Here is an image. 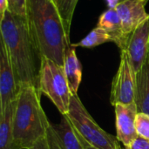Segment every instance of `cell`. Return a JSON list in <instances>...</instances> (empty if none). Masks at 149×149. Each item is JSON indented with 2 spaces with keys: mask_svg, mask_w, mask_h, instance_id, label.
Wrapping results in <instances>:
<instances>
[{
  "mask_svg": "<svg viewBox=\"0 0 149 149\" xmlns=\"http://www.w3.org/2000/svg\"><path fill=\"white\" fill-rule=\"evenodd\" d=\"M128 149H149V141L139 136Z\"/></svg>",
  "mask_w": 149,
  "mask_h": 149,
  "instance_id": "cell-20",
  "label": "cell"
},
{
  "mask_svg": "<svg viewBox=\"0 0 149 149\" xmlns=\"http://www.w3.org/2000/svg\"><path fill=\"white\" fill-rule=\"evenodd\" d=\"M148 0H122L115 9L122 22L124 34L127 38L132 32L149 18L145 6Z\"/></svg>",
  "mask_w": 149,
  "mask_h": 149,
  "instance_id": "cell-11",
  "label": "cell"
},
{
  "mask_svg": "<svg viewBox=\"0 0 149 149\" xmlns=\"http://www.w3.org/2000/svg\"><path fill=\"white\" fill-rule=\"evenodd\" d=\"M75 130H76V129H75ZM76 132H77V130H76ZM77 134H78V136H79V140H80V141H81V143H82L83 148L84 149H99V148H95V147H93V146H92L91 144H89L86 141H85L78 132H77Z\"/></svg>",
  "mask_w": 149,
  "mask_h": 149,
  "instance_id": "cell-23",
  "label": "cell"
},
{
  "mask_svg": "<svg viewBox=\"0 0 149 149\" xmlns=\"http://www.w3.org/2000/svg\"><path fill=\"white\" fill-rule=\"evenodd\" d=\"M29 149H51L48 139H47V135L42 139H40L38 141H37L31 148Z\"/></svg>",
  "mask_w": 149,
  "mask_h": 149,
  "instance_id": "cell-21",
  "label": "cell"
},
{
  "mask_svg": "<svg viewBox=\"0 0 149 149\" xmlns=\"http://www.w3.org/2000/svg\"><path fill=\"white\" fill-rule=\"evenodd\" d=\"M20 86L17 83L4 44L0 42V113L17 99Z\"/></svg>",
  "mask_w": 149,
  "mask_h": 149,
  "instance_id": "cell-8",
  "label": "cell"
},
{
  "mask_svg": "<svg viewBox=\"0 0 149 149\" xmlns=\"http://www.w3.org/2000/svg\"><path fill=\"white\" fill-rule=\"evenodd\" d=\"M66 116L81 137L92 146L99 149H121L119 141L96 123L78 95H72Z\"/></svg>",
  "mask_w": 149,
  "mask_h": 149,
  "instance_id": "cell-5",
  "label": "cell"
},
{
  "mask_svg": "<svg viewBox=\"0 0 149 149\" xmlns=\"http://www.w3.org/2000/svg\"><path fill=\"white\" fill-rule=\"evenodd\" d=\"M107 42H113L112 37L107 31L97 26L93 30H92L79 42L71 44V46L73 48H94Z\"/></svg>",
  "mask_w": 149,
  "mask_h": 149,
  "instance_id": "cell-16",
  "label": "cell"
},
{
  "mask_svg": "<svg viewBox=\"0 0 149 149\" xmlns=\"http://www.w3.org/2000/svg\"><path fill=\"white\" fill-rule=\"evenodd\" d=\"M40 95L34 86H20L13 119L14 141L18 149L31 148L47 135L50 121L42 107Z\"/></svg>",
  "mask_w": 149,
  "mask_h": 149,
  "instance_id": "cell-3",
  "label": "cell"
},
{
  "mask_svg": "<svg viewBox=\"0 0 149 149\" xmlns=\"http://www.w3.org/2000/svg\"><path fill=\"white\" fill-rule=\"evenodd\" d=\"M53 1H54V2H55V3H56V0H53Z\"/></svg>",
  "mask_w": 149,
  "mask_h": 149,
  "instance_id": "cell-25",
  "label": "cell"
},
{
  "mask_svg": "<svg viewBox=\"0 0 149 149\" xmlns=\"http://www.w3.org/2000/svg\"><path fill=\"white\" fill-rule=\"evenodd\" d=\"M16 100L0 113V149H18L14 141L13 119Z\"/></svg>",
  "mask_w": 149,
  "mask_h": 149,
  "instance_id": "cell-14",
  "label": "cell"
},
{
  "mask_svg": "<svg viewBox=\"0 0 149 149\" xmlns=\"http://www.w3.org/2000/svg\"><path fill=\"white\" fill-rule=\"evenodd\" d=\"M38 89L50 99L61 115H67L72 93L63 66L43 57Z\"/></svg>",
  "mask_w": 149,
  "mask_h": 149,
  "instance_id": "cell-4",
  "label": "cell"
},
{
  "mask_svg": "<svg viewBox=\"0 0 149 149\" xmlns=\"http://www.w3.org/2000/svg\"><path fill=\"white\" fill-rule=\"evenodd\" d=\"M9 10V1L0 0V16L2 17Z\"/></svg>",
  "mask_w": 149,
  "mask_h": 149,
  "instance_id": "cell-22",
  "label": "cell"
},
{
  "mask_svg": "<svg viewBox=\"0 0 149 149\" xmlns=\"http://www.w3.org/2000/svg\"><path fill=\"white\" fill-rule=\"evenodd\" d=\"M123 51L138 73L149 57V18L132 32Z\"/></svg>",
  "mask_w": 149,
  "mask_h": 149,
  "instance_id": "cell-9",
  "label": "cell"
},
{
  "mask_svg": "<svg viewBox=\"0 0 149 149\" xmlns=\"http://www.w3.org/2000/svg\"><path fill=\"white\" fill-rule=\"evenodd\" d=\"M47 139L51 149H84L78 134L66 115H61L60 122H50Z\"/></svg>",
  "mask_w": 149,
  "mask_h": 149,
  "instance_id": "cell-10",
  "label": "cell"
},
{
  "mask_svg": "<svg viewBox=\"0 0 149 149\" xmlns=\"http://www.w3.org/2000/svg\"><path fill=\"white\" fill-rule=\"evenodd\" d=\"M106 2L109 8H114L120 1V0H106Z\"/></svg>",
  "mask_w": 149,
  "mask_h": 149,
  "instance_id": "cell-24",
  "label": "cell"
},
{
  "mask_svg": "<svg viewBox=\"0 0 149 149\" xmlns=\"http://www.w3.org/2000/svg\"><path fill=\"white\" fill-rule=\"evenodd\" d=\"M135 104L139 113L149 115V57L143 67L137 73Z\"/></svg>",
  "mask_w": 149,
  "mask_h": 149,
  "instance_id": "cell-15",
  "label": "cell"
},
{
  "mask_svg": "<svg viewBox=\"0 0 149 149\" xmlns=\"http://www.w3.org/2000/svg\"><path fill=\"white\" fill-rule=\"evenodd\" d=\"M9 11L12 14L27 18V0H8Z\"/></svg>",
  "mask_w": 149,
  "mask_h": 149,
  "instance_id": "cell-19",
  "label": "cell"
},
{
  "mask_svg": "<svg viewBox=\"0 0 149 149\" xmlns=\"http://www.w3.org/2000/svg\"><path fill=\"white\" fill-rule=\"evenodd\" d=\"M63 68L72 95H78L82 80V65L76 54L75 48L70 46L66 50Z\"/></svg>",
  "mask_w": 149,
  "mask_h": 149,
  "instance_id": "cell-13",
  "label": "cell"
},
{
  "mask_svg": "<svg viewBox=\"0 0 149 149\" xmlns=\"http://www.w3.org/2000/svg\"><path fill=\"white\" fill-rule=\"evenodd\" d=\"M0 32L18 85H31L38 88L43 57L27 18L7 10L0 18Z\"/></svg>",
  "mask_w": 149,
  "mask_h": 149,
  "instance_id": "cell-1",
  "label": "cell"
},
{
  "mask_svg": "<svg viewBox=\"0 0 149 149\" xmlns=\"http://www.w3.org/2000/svg\"><path fill=\"white\" fill-rule=\"evenodd\" d=\"M137 73L132 66L125 51H121L120 62L112 83L110 102L115 107L118 104L135 102Z\"/></svg>",
  "mask_w": 149,
  "mask_h": 149,
  "instance_id": "cell-6",
  "label": "cell"
},
{
  "mask_svg": "<svg viewBox=\"0 0 149 149\" xmlns=\"http://www.w3.org/2000/svg\"><path fill=\"white\" fill-rule=\"evenodd\" d=\"M135 127L138 136L149 141V115L144 113H138L135 120Z\"/></svg>",
  "mask_w": 149,
  "mask_h": 149,
  "instance_id": "cell-18",
  "label": "cell"
},
{
  "mask_svg": "<svg viewBox=\"0 0 149 149\" xmlns=\"http://www.w3.org/2000/svg\"><path fill=\"white\" fill-rule=\"evenodd\" d=\"M27 20L42 57L63 66L70 33L53 0H27Z\"/></svg>",
  "mask_w": 149,
  "mask_h": 149,
  "instance_id": "cell-2",
  "label": "cell"
},
{
  "mask_svg": "<svg viewBox=\"0 0 149 149\" xmlns=\"http://www.w3.org/2000/svg\"><path fill=\"white\" fill-rule=\"evenodd\" d=\"M79 0H56L58 10L64 21L67 31L70 33L71 24L75 8Z\"/></svg>",
  "mask_w": 149,
  "mask_h": 149,
  "instance_id": "cell-17",
  "label": "cell"
},
{
  "mask_svg": "<svg viewBox=\"0 0 149 149\" xmlns=\"http://www.w3.org/2000/svg\"><path fill=\"white\" fill-rule=\"evenodd\" d=\"M97 26L104 29L110 34L113 43H114L120 51L125 50L128 38L124 34L122 22L115 7L108 8L100 15Z\"/></svg>",
  "mask_w": 149,
  "mask_h": 149,
  "instance_id": "cell-12",
  "label": "cell"
},
{
  "mask_svg": "<svg viewBox=\"0 0 149 149\" xmlns=\"http://www.w3.org/2000/svg\"><path fill=\"white\" fill-rule=\"evenodd\" d=\"M115 109L116 139L121 142L126 149L130 148L134 141L139 137L135 120L138 109L135 102L131 104H118Z\"/></svg>",
  "mask_w": 149,
  "mask_h": 149,
  "instance_id": "cell-7",
  "label": "cell"
}]
</instances>
